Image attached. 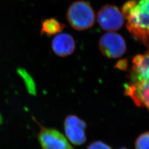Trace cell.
<instances>
[{"mask_svg": "<svg viewBox=\"0 0 149 149\" xmlns=\"http://www.w3.org/2000/svg\"><path fill=\"white\" fill-rule=\"evenodd\" d=\"M97 21L102 29L108 32H114L120 29L125 21V18L116 6L107 5L99 10Z\"/></svg>", "mask_w": 149, "mask_h": 149, "instance_id": "5", "label": "cell"}, {"mask_svg": "<svg viewBox=\"0 0 149 149\" xmlns=\"http://www.w3.org/2000/svg\"><path fill=\"white\" fill-rule=\"evenodd\" d=\"M64 127L66 136L72 144L80 146L85 143L87 124L84 120L76 116L69 115L64 120Z\"/></svg>", "mask_w": 149, "mask_h": 149, "instance_id": "6", "label": "cell"}, {"mask_svg": "<svg viewBox=\"0 0 149 149\" xmlns=\"http://www.w3.org/2000/svg\"><path fill=\"white\" fill-rule=\"evenodd\" d=\"M135 149H149V132L140 134L135 142Z\"/></svg>", "mask_w": 149, "mask_h": 149, "instance_id": "12", "label": "cell"}, {"mask_svg": "<svg viewBox=\"0 0 149 149\" xmlns=\"http://www.w3.org/2000/svg\"><path fill=\"white\" fill-rule=\"evenodd\" d=\"M37 123L40 128L38 138L42 149H74L59 130L45 127Z\"/></svg>", "mask_w": 149, "mask_h": 149, "instance_id": "4", "label": "cell"}, {"mask_svg": "<svg viewBox=\"0 0 149 149\" xmlns=\"http://www.w3.org/2000/svg\"><path fill=\"white\" fill-rule=\"evenodd\" d=\"M70 25L77 31H85L94 25L95 13L90 4L85 1L73 2L67 11Z\"/></svg>", "mask_w": 149, "mask_h": 149, "instance_id": "2", "label": "cell"}, {"mask_svg": "<svg viewBox=\"0 0 149 149\" xmlns=\"http://www.w3.org/2000/svg\"><path fill=\"white\" fill-rule=\"evenodd\" d=\"M65 27V25L60 23L57 19L51 18L44 20L42 22L41 35H45L47 36H52L58 34L61 32Z\"/></svg>", "mask_w": 149, "mask_h": 149, "instance_id": "10", "label": "cell"}, {"mask_svg": "<svg viewBox=\"0 0 149 149\" xmlns=\"http://www.w3.org/2000/svg\"><path fill=\"white\" fill-rule=\"evenodd\" d=\"M98 47L102 54L109 59L120 58L127 51L124 39L114 32H107L103 34L99 40Z\"/></svg>", "mask_w": 149, "mask_h": 149, "instance_id": "3", "label": "cell"}, {"mask_svg": "<svg viewBox=\"0 0 149 149\" xmlns=\"http://www.w3.org/2000/svg\"><path fill=\"white\" fill-rule=\"evenodd\" d=\"M76 44L74 39L68 33H63L57 34L52 42L54 53L60 57L69 56L74 52Z\"/></svg>", "mask_w": 149, "mask_h": 149, "instance_id": "9", "label": "cell"}, {"mask_svg": "<svg viewBox=\"0 0 149 149\" xmlns=\"http://www.w3.org/2000/svg\"><path fill=\"white\" fill-rule=\"evenodd\" d=\"M87 149H112V147L101 141H95L89 144Z\"/></svg>", "mask_w": 149, "mask_h": 149, "instance_id": "13", "label": "cell"}, {"mask_svg": "<svg viewBox=\"0 0 149 149\" xmlns=\"http://www.w3.org/2000/svg\"><path fill=\"white\" fill-rule=\"evenodd\" d=\"M127 149V148H120V149Z\"/></svg>", "mask_w": 149, "mask_h": 149, "instance_id": "15", "label": "cell"}, {"mask_svg": "<svg viewBox=\"0 0 149 149\" xmlns=\"http://www.w3.org/2000/svg\"><path fill=\"white\" fill-rule=\"evenodd\" d=\"M17 72L24 81L28 92L32 95H36V86L31 75L27 71L23 68H18L17 69Z\"/></svg>", "mask_w": 149, "mask_h": 149, "instance_id": "11", "label": "cell"}, {"mask_svg": "<svg viewBox=\"0 0 149 149\" xmlns=\"http://www.w3.org/2000/svg\"><path fill=\"white\" fill-rule=\"evenodd\" d=\"M124 87L125 95L131 98L136 106L145 107L149 111V84L143 82H130Z\"/></svg>", "mask_w": 149, "mask_h": 149, "instance_id": "7", "label": "cell"}, {"mask_svg": "<svg viewBox=\"0 0 149 149\" xmlns=\"http://www.w3.org/2000/svg\"><path fill=\"white\" fill-rule=\"evenodd\" d=\"M127 63L126 60H123L122 61H120L116 65V67H117L118 68L123 70L127 68Z\"/></svg>", "mask_w": 149, "mask_h": 149, "instance_id": "14", "label": "cell"}, {"mask_svg": "<svg viewBox=\"0 0 149 149\" xmlns=\"http://www.w3.org/2000/svg\"><path fill=\"white\" fill-rule=\"evenodd\" d=\"M133 64L131 82H143L149 84V49L144 54L135 56Z\"/></svg>", "mask_w": 149, "mask_h": 149, "instance_id": "8", "label": "cell"}, {"mask_svg": "<svg viewBox=\"0 0 149 149\" xmlns=\"http://www.w3.org/2000/svg\"><path fill=\"white\" fill-rule=\"evenodd\" d=\"M122 12L128 31L149 49V0H129Z\"/></svg>", "mask_w": 149, "mask_h": 149, "instance_id": "1", "label": "cell"}]
</instances>
